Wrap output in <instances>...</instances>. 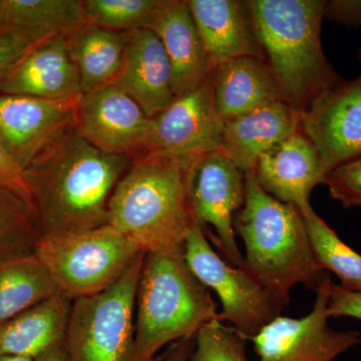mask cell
<instances>
[{
    "label": "cell",
    "mask_w": 361,
    "mask_h": 361,
    "mask_svg": "<svg viewBox=\"0 0 361 361\" xmlns=\"http://www.w3.org/2000/svg\"><path fill=\"white\" fill-rule=\"evenodd\" d=\"M151 30L167 52L175 97L200 87L212 68L187 0H167Z\"/></svg>",
    "instance_id": "20"
},
{
    "label": "cell",
    "mask_w": 361,
    "mask_h": 361,
    "mask_svg": "<svg viewBox=\"0 0 361 361\" xmlns=\"http://www.w3.org/2000/svg\"><path fill=\"white\" fill-rule=\"evenodd\" d=\"M80 97L47 99L0 94V135L23 171L73 120Z\"/></svg>",
    "instance_id": "14"
},
{
    "label": "cell",
    "mask_w": 361,
    "mask_h": 361,
    "mask_svg": "<svg viewBox=\"0 0 361 361\" xmlns=\"http://www.w3.org/2000/svg\"><path fill=\"white\" fill-rule=\"evenodd\" d=\"M190 166L154 154L133 158L109 204V224L142 253L184 247L195 222L188 191Z\"/></svg>",
    "instance_id": "3"
},
{
    "label": "cell",
    "mask_w": 361,
    "mask_h": 361,
    "mask_svg": "<svg viewBox=\"0 0 361 361\" xmlns=\"http://www.w3.org/2000/svg\"><path fill=\"white\" fill-rule=\"evenodd\" d=\"M85 23L84 0H4V30L25 33L37 42Z\"/></svg>",
    "instance_id": "25"
},
{
    "label": "cell",
    "mask_w": 361,
    "mask_h": 361,
    "mask_svg": "<svg viewBox=\"0 0 361 361\" xmlns=\"http://www.w3.org/2000/svg\"><path fill=\"white\" fill-rule=\"evenodd\" d=\"M35 252L59 293L73 301L110 288L142 254L110 224L68 236L40 238Z\"/></svg>",
    "instance_id": "6"
},
{
    "label": "cell",
    "mask_w": 361,
    "mask_h": 361,
    "mask_svg": "<svg viewBox=\"0 0 361 361\" xmlns=\"http://www.w3.org/2000/svg\"><path fill=\"white\" fill-rule=\"evenodd\" d=\"M361 63V49L357 51ZM301 130L315 145L325 176L361 157V73L341 78L322 92L302 114Z\"/></svg>",
    "instance_id": "12"
},
{
    "label": "cell",
    "mask_w": 361,
    "mask_h": 361,
    "mask_svg": "<svg viewBox=\"0 0 361 361\" xmlns=\"http://www.w3.org/2000/svg\"><path fill=\"white\" fill-rule=\"evenodd\" d=\"M132 161L92 146L71 121L25 169L40 238L109 224L111 196Z\"/></svg>",
    "instance_id": "1"
},
{
    "label": "cell",
    "mask_w": 361,
    "mask_h": 361,
    "mask_svg": "<svg viewBox=\"0 0 361 361\" xmlns=\"http://www.w3.org/2000/svg\"><path fill=\"white\" fill-rule=\"evenodd\" d=\"M184 257L197 279L219 297L220 319L231 323L247 341L281 315L284 307L246 270L214 250L196 220L184 243Z\"/></svg>",
    "instance_id": "8"
},
{
    "label": "cell",
    "mask_w": 361,
    "mask_h": 361,
    "mask_svg": "<svg viewBox=\"0 0 361 361\" xmlns=\"http://www.w3.org/2000/svg\"><path fill=\"white\" fill-rule=\"evenodd\" d=\"M39 42H37L23 32L11 30H0V80Z\"/></svg>",
    "instance_id": "31"
},
{
    "label": "cell",
    "mask_w": 361,
    "mask_h": 361,
    "mask_svg": "<svg viewBox=\"0 0 361 361\" xmlns=\"http://www.w3.org/2000/svg\"><path fill=\"white\" fill-rule=\"evenodd\" d=\"M194 346L195 337L176 342L163 361H190Z\"/></svg>",
    "instance_id": "35"
},
{
    "label": "cell",
    "mask_w": 361,
    "mask_h": 361,
    "mask_svg": "<svg viewBox=\"0 0 361 361\" xmlns=\"http://www.w3.org/2000/svg\"><path fill=\"white\" fill-rule=\"evenodd\" d=\"M114 84L129 94L149 118L174 102L172 66L153 30L141 28L129 33L122 66Z\"/></svg>",
    "instance_id": "17"
},
{
    "label": "cell",
    "mask_w": 361,
    "mask_h": 361,
    "mask_svg": "<svg viewBox=\"0 0 361 361\" xmlns=\"http://www.w3.org/2000/svg\"><path fill=\"white\" fill-rule=\"evenodd\" d=\"M0 186L11 190L33 208L32 193L25 180V171L6 148L0 135ZM35 210V209H33Z\"/></svg>",
    "instance_id": "32"
},
{
    "label": "cell",
    "mask_w": 361,
    "mask_h": 361,
    "mask_svg": "<svg viewBox=\"0 0 361 361\" xmlns=\"http://www.w3.org/2000/svg\"><path fill=\"white\" fill-rule=\"evenodd\" d=\"M59 293L35 250L0 255V324Z\"/></svg>",
    "instance_id": "24"
},
{
    "label": "cell",
    "mask_w": 361,
    "mask_h": 361,
    "mask_svg": "<svg viewBox=\"0 0 361 361\" xmlns=\"http://www.w3.org/2000/svg\"><path fill=\"white\" fill-rule=\"evenodd\" d=\"M130 32L85 23L66 33L82 94L113 84L122 66Z\"/></svg>",
    "instance_id": "23"
},
{
    "label": "cell",
    "mask_w": 361,
    "mask_h": 361,
    "mask_svg": "<svg viewBox=\"0 0 361 361\" xmlns=\"http://www.w3.org/2000/svg\"><path fill=\"white\" fill-rule=\"evenodd\" d=\"M73 300L58 293L0 324V358L35 360L47 349L65 342Z\"/></svg>",
    "instance_id": "22"
},
{
    "label": "cell",
    "mask_w": 361,
    "mask_h": 361,
    "mask_svg": "<svg viewBox=\"0 0 361 361\" xmlns=\"http://www.w3.org/2000/svg\"><path fill=\"white\" fill-rule=\"evenodd\" d=\"M167 0H84L85 20L115 32L151 30Z\"/></svg>",
    "instance_id": "27"
},
{
    "label": "cell",
    "mask_w": 361,
    "mask_h": 361,
    "mask_svg": "<svg viewBox=\"0 0 361 361\" xmlns=\"http://www.w3.org/2000/svg\"><path fill=\"white\" fill-rule=\"evenodd\" d=\"M0 94L47 99L80 96V75L71 56L66 33L33 47L0 80Z\"/></svg>",
    "instance_id": "16"
},
{
    "label": "cell",
    "mask_w": 361,
    "mask_h": 361,
    "mask_svg": "<svg viewBox=\"0 0 361 361\" xmlns=\"http://www.w3.org/2000/svg\"><path fill=\"white\" fill-rule=\"evenodd\" d=\"M223 126L214 101L211 73L200 87L175 97L166 110L149 118L144 153L191 165L199 157L221 149Z\"/></svg>",
    "instance_id": "11"
},
{
    "label": "cell",
    "mask_w": 361,
    "mask_h": 361,
    "mask_svg": "<svg viewBox=\"0 0 361 361\" xmlns=\"http://www.w3.org/2000/svg\"><path fill=\"white\" fill-rule=\"evenodd\" d=\"M324 18L346 27L361 28V0L327 1Z\"/></svg>",
    "instance_id": "34"
},
{
    "label": "cell",
    "mask_w": 361,
    "mask_h": 361,
    "mask_svg": "<svg viewBox=\"0 0 361 361\" xmlns=\"http://www.w3.org/2000/svg\"><path fill=\"white\" fill-rule=\"evenodd\" d=\"M211 68L231 59L250 56L265 61L248 2L187 0Z\"/></svg>",
    "instance_id": "18"
},
{
    "label": "cell",
    "mask_w": 361,
    "mask_h": 361,
    "mask_svg": "<svg viewBox=\"0 0 361 361\" xmlns=\"http://www.w3.org/2000/svg\"><path fill=\"white\" fill-rule=\"evenodd\" d=\"M330 196L345 209L361 207V157L334 168L325 176Z\"/></svg>",
    "instance_id": "30"
},
{
    "label": "cell",
    "mask_w": 361,
    "mask_h": 361,
    "mask_svg": "<svg viewBox=\"0 0 361 361\" xmlns=\"http://www.w3.org/2000/svg\"><path fill=\"white\" fill-rule=\"evenodd\" d=\"M35 361H71L70 356L66 351L65 342L56 344L52 348L47 349L44 353L35 358Z\"/></svg>",
    "instance_id": "36"
},
{
    "label": "cell",
    "mask_w": 361,
    "mask_h": 361,
    "mask_svg": "<svg viewBox=\"0 0 361 361\" xmlns=\"http://www.w3.org/2000/svg\"><path fill=\"white\" fill-rule=\"evenodd\" d=\"M327 314L329 318L351 317L361 320V293L349 291L330 280Z\"/></svg>",
    "instance_id": "33"
},
{
    "label": "cell",
    "mask_w": 361,
    "mask_h": 361,
    "mask_svg": "<svg viewBox=\"0 0 361 361\" xmlns=\"http://www.w3.org/2000/svg\"><path fill=\"white\" fill-rule=\"evenodd\" d=\"M218 317L210 290L185 260L184 247L147 253L135 295L132 361H153L161 348L194 338Z\"/></svg>",
    "instance_id": "5"
},
{
    "label": "cell",
    "mask_w": 361,
    "mask_h": 361,
    "mask_svg": "<svg viewBox=\"0 0 361 361\" xmlns=\"http://www.w3.org/2000/svg\"><path fill=\"white\" fill-rule=\"evenodd\" d=\"M4 30V0H0V30Z\"/></svg>",
    "instance_id": "38"
},
{
    "label": "cell",
    "mask_w": 361,
    "mask_h": 361,
    "mask_svg": "<svg viewBox=\"0 0 361 361\" xmlns=\"http://www.w3.org/2000/svg\"><path fill=\"white\" fill-rule=\"evenodd\" d=\"M266 63L285 102L299 113L342 77L322 49L325 0H249Z\"/></svg>",
    "instance_id": "4"
},
{
    "label": "cell",
    "mask_w": 361,
    "mask_h": 361,
    "mask_svg": "<svg viewBox=\"0 0 361 361\" xmlns=\"http://www.w3.org/2000/svg\"><path fill=\"white\" fill-rule=\"evenodd\" d=\"M214 101L223 122L261 106L285 102L274 73L265 61L243 56L212 70Z\"/></svg>",
    "instance_id": "21"
},
{
    "label": "cell",
    "mask_w": 361,
    "mask_h": 361,
    "mask_svg": "<svg viewBox=\"0 0 361 361\" xmlns=\"http://www.w3.org/2000/svg\"><path fill=\"white\" fill-rule=\"evenodd\" d=\"M39 239V224L32 207L20 195L0 186V255L35 250Z\"/></svg>",
    "instance_id": "28"
},
{
    "label": "cell",
    "mask_w": 361,
    "mask_h": 361,
    "mask_svg": "<svg viewBox=\"0 0 361 361\" xmlns=\"http://www.w3.org/2000/svg\"><path fill=\"white\" fill-rule=\"evenodd\" d=\"M73 121L80 137L104 153L130 158L144 153L149 118L114 82L80 94Z\"/></svg>",
    "instance_id": "13"
},
{
    "label": "cell",
    "mask_w": 361,
    "mask_h": 361,
    "mask_svg": "<svg viewBox=\"0 0 361 361\" xmlns=\"http://www.w3.org/2000/svg\"><path fill=\"white\" fill-rule=\"evenodd\" d=\"M327 276L316 289L312 310L303 317L278 316L249 341L259 361H334L361 344L357 330H336L329 324Z\"/></svg>",
    "instance_id": "10"
},
{
    "label": "cell",
    "mask_w": 361,
    "mask_h": 361,
    "mask_svg": "<svg viewBox=\"0 0 361 361\" xmlns=\"http://www.w3.org/2000/svg\"><path fill=\"white\" fill-rule=\"evenodd\" d=\"M252 172L263 191L300 211L311 206V192L325 179L319 153L301 129L263 154Z\"/></svg>",
    "instance_id": "15"
},
{
    "label": "cell",
    "mask_w": 361,
    "mask_h": 361,
    "mask_svg": "<svg viewBox=\"0 0 361 361\" xmlns=\"http://www.w3.org/2000/svg\"><path fill=\"white\" fill-rule=\"evenodd\" d=\"M246 337L225 326L219 317L204 325L195 336L190 361H248Z\"/></svg>",
    "instance_id": "29"
},
{
    "label": "cell",
    "mask_w": 361,
    "mask_h": 361,
    "mask_svg": "<svg viewBox=\"0 0 361 361\" xmlns=\"http://www.w3.org/2000/svg\"><path fill=\"white\" fill-rule=\"evenodd\" d=\"M301 213L320 267L334 273L343 288L361 293V254L344 243L312 207L303 209Z\"/></svg>",
    "instance_id": "26"
},
{
    "label": "cell",
    "mask_w": 361,
    "mask_h": 361,
    "mask_svg": "<svg viewBox=\"0 0 361 361\" xmlns=\"http://www.w3.org/2000/svg\"><path fill=\"white\" fill-rule=\"evenodd\" d=\"M0 361H35V360L25 357V356H6V357L0 358Z\"/></svg>",
    "instance_id": "37"
},
{
    "label": "cell",
    "mask_w": 361,
    "mask_h": 361,
    "mask_svg": "<svg viewBox=\"0 0 361 361\" xmlns=\"http://www.w3.org/2000/svg\"><path fill=\"white\" fill-rule=\"evenodd\" d=\"M188 191L195 220L210 225V239L230 264L244 269L245 259L235 239L234 218L245 203V173L219 151L199 157L188 171Z\"/></svg>",
    "instance_id": "9"
},
{
    "label": "cell",
    "mask_w": 361,
    "mask_h": 361,
    "mask_svg": "<svg viewBox=\"0 0 361 361\" xmlns=\"http://www.w3.org/2000/svg\"><path fill=\"white\" fill-rule=\"evenodd\" d=\"M302 114L280 101L226 121L221 151L244 173L255 168L258 159L301 129Z\"/></svg>",
    "instance_id": "19"
},
{
    "label": "cell",
    "mask_w": 361,
    "mask_h": 361,
    "mask_svg": "<svg viewBox=\"0 0 361 361\" xmlns=\"http://www.w3.org/2000/svg\"><path fill=\"white\" fill-rule=\"evenodd\" d=\"M245 178V203L234 218L245 246L244 270L285 308L294 287L316 291L329 275L316 260L301 211L263 191L252 171Z\"/></svg>",
    "instance_id": "2"
},
{
    "label": "cell",
    "mask_w": 361,
    "mask_h": 361,
    "mask_svg": "<svg viewBox=\"0 0 361 361\" xmlns=\"http://www.w3.org/2000/svg\"><path fill=\"white\" fill-rule=\"evenodd\" d=\"M142 253L101 293L73 301L65 339L71 361H132Z\"/></svg>",
    "instance_id": "7"
}]
</instances>
